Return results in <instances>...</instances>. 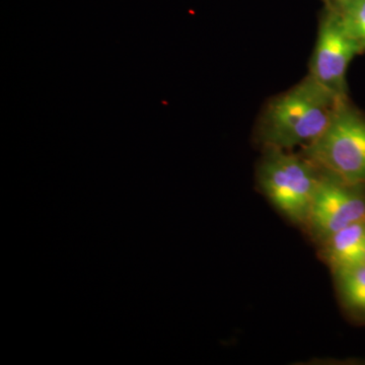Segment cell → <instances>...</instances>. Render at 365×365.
<instances>
[{
  "label": "cell",
  "mask_w": 365,
  "mask_h": 365,
  "mask_svg": "<svg viewBox=\"0 0 365 365\" xmlns=\"http://www.w3.org/2000/svg\"><path fill=\"white\" fill-rule=\"evenodd\" d=\"M362 52V48L346 34L337 16L328 6L319 20L309 74L339 97H348V67L352 59Z\"/></svg>",
  "instance_id": "obj_5"
},
{
  "label": "cell",
  "mask_w": 365,
  "mask_h": 365,
  "mask_svg": "<svg viewBox=\"0 0 365 365\" xmlns=\"http://www.w3.org/2000/svg\"><path fill=\"white\" fill-rule=\"evenodd\" d=\"M332 274L343 311L355 323L365 324V263Z\"/></svg>",
  "instance_id": "obj_7"
},
{
  "label": "cell",
  "mask_w": 365,
  "mask_h": 365,
  "mask_svg": "<svg viewBox=\"0 0 365 365\" xmlns=\"http://www.w3.org/2000/svg\"><path fill=\"white\" fill-rule=\"evenodd\" d=\"M327 2H328V4H330L331 2H332V0H326Z\"/></svg>",
  "instance_id": "obj_9"
},
{
  "label": "cell",
  "mask_w": 365,
  "mask_h": 365,
  "mask_svg": "<svg viewBox=\"0 0 365 365\" xmlns=\"http://www.w3.org/2000/svg\"><path fill=\"white\" fill-rule=\"evenodd\" d=\"M334 1H336V0H332V2H334ZM332 2H331V4H332Z\"/></svg>",
  "instance_id": "obj_10"
},
{
  "label": "cell",
  "mask_w": 365,
  "mask_h": 365,
  "mask_svg": "<svg viewBox=\"0 0 365 365\" xmlns=\"http://www.w3.org/2000/svg\"><path fill=\"white\" fill-rule=\"evenodd\" d=\"M346 34L365 51V0H336L329 4Z\"/></svg>",
  "instance_id": "obj_8"
},
{
  "label": "cell",
  "mask_w": 365,
  "mask_h": 365,
  "mask_svg": "<svg viewBox=\"0 0 365 365\" xmlns=\"http://www.w3.org/2000/svg\"><path fill=\"white\" fill-rule=\"evenodd\" d=\"M317 247L332 273L365 263V220L338 230Z\"/></svg>",
  "instance_id": "obj_6"
},
{
  "label": "cell",
  "mask_w": 365,
  "mask_h": 365,
  "mask_svg": "<svg viewBox=\"0 0 365 365\" xmlns=\"http://www.w3.org/2000/svg\"><path fill=\"white\" fill-rule=\"evenodd\" d=\"M365 220V186L322 170L316 195L302 230L318 246L348 225Z\"/></svg>",
  "instance_id": "obj_4"
},
{
  "label": "cell",
  "mask_w": 365,
  "mask_h": 365,
  "mask_svg": "<svg viewBox=\"0 0 365 365\" xmlns=\"http://www.w3.org/2000/svg\"><path fill=\"white\" fill-rule=\"evenodd\" d=\"M299 153L324 172L365 186L364 115L344 98L325 132Z\"/></svg>",
  "instance_id": "obj_3"
},
{
  "label": "cell",
  "mask_w": 365,
  "mask_h": 365,
  "mask_svg": "<svg viewBox=\"0 0 365 365\" xmlns=\"http://www.w3.org/2000/svg\"><path fill=\"white\" fill-rule=\"evenodd\" d=\"M346 98L307 74L297 85L267 101L255 124L254 143L261 150H304L325 132Z\"/></svg>",
  "instance_id": "obj_1"
},
{
  "label": "cell",
  "mask_w": 365,
  "mask_h": 365,
  "mask_svg": "<svg viewBox=\"0 0 365 365\" xmlns=\"http://www.w3.org/2000/svg\"><path fill=\"white\" fill-rule=\"evenodd\" d=\"M322 170L299 151L266 148L256 168L258 188L288 222L304 227Z\"/></svg>",
  "instance_id": "obj_2"
}]
</instances>
